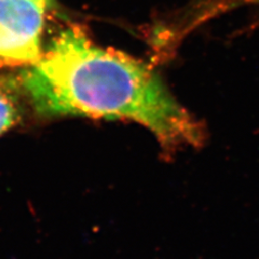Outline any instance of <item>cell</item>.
I'll use <instances>...</instances> for the list:
<instances>
[{
  "label": "cell",
  "mask_w": 259,
  "mask_h": 259,
  "mask_svg": "<svg viewBox=\"0 0 259 259\" xmlns=\"http://www.w3.org/2000/svg\"><path fill=\"white\" fill-rule=\"evenodd\" d=\"M16 111L13 104L2 90H0V134L7 131L15 121Z\"/></svg>",
  "instance_id": "obj_3"
},
{
  "label": "cell",
  "mask_w": 259,
  "mask_h": 259,
  "mask_svg": "<svg viewBox=\"0 0 259 259\" xmlns=\"http://www.w3.org/2000/svg\"><path fill=\"white\" fill-rule=\"evenodd\" d=\"M53 0H0V67L30 66L44 53L46 18Z\"/></svg>",
  "instance_id": "obj_2"
},
{
  "label": "cell",
  "mask_w": 259,
  "mask_h": 259,
  "mask_svg": "<svg viewBox=\"0 0 259 259\" xmlns=\"http://www.w3.org/2000/svg\"><path fill=\"white\" fill-rule=\"evenodd\" d=\"M36 109L135 121L167 146L202 140V131L147 65L93 42L80 28L63 29L24 74Z\"/></svg>",
  "instance_id": "obj_1"
},
{
  "label": "cell",
  "mask_w": 259,
  "mask_h": 259,
  "mask_svg": "<svg viewBox=\"0 0 259 259\" xmlns=\"http://www.w3.org/2000/svg\"><path fill=\"white\" fill-rule=\"evenodd\" d=\"M221 7H236V6H257L259 7V0H213Z\"/></svg>",
  "instance_id": "obj_4"
}]
</instances>
